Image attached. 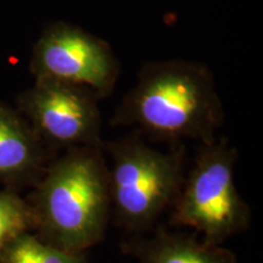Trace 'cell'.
<instances>
[{
    "label": "cell",
    "instance_id": "cell-5",
    "mask_svg": "<svg viewBox=\"0 0 263 263\" xmlns=\"http://www.w3.org/2000/svg\"><path fill=\"white\" fill-rule=\"evenodd\" d=\"M32 70L37 80L81 85L101 100L115 90L120 62L104 39L78 26L57 24L39 39Z\"/></svg>",
    "mask_w": 263,
    "mask_h": 263
},
{
    "label": "cell",
    "instance_id": "cell-2",
    "mask_svg": "<svg viewBox=\"0 0 263 263\" xmlns=\"http://www.w3.org/2000/svg\"><path fill=\"white\" fill-rule=\"evenodd\" d=\"M27 201L43 241L74 252L99 244L112 215L104 143L66 149L48 163Z\"/></svg>",
    "mask_w": 263,
    "mask_h": 263
},
{
    "label": "cell",
    "instance_id": "cell-9",
    "mask_svg": "<svg viewBox=\"0 0 263 263\" xmlns=\"http://www.w3.org/2000/svg\"><path fill=\"white\" fill-rule=\"evenodd\" d=\"M0 263H87V258L85 252L57 248L28 232L6 249Z\"/></svg>",
    "mask_w": 263,
    "mask_h": 263
},
{
    "label": "cell",
    "instance_id": "cell-8",
    "mask_svg": "<svg viewBox=\"0 0 263 263\" xmlns=\"http://www.w3.org/2000/svg\"><path fill=\"white\" fill-rule=\"evenodd\" d=\"M121 249L139 263H236L234 252L222 245L164 228H159L149 238L136 234Z\"/></svg>",
    "mask_w": 263,
    "mask_h": 263
},
{
    "label": "cell",
    "instance_id": "cell-4",
    "mask_svg": "<svg viewBox=\"0 0 263 263\" xmlns=\"http://www.w3.org/2000/svg\"><path fill=\"white\" fill-rule=\"evenodd\" d=\"M238 159V149L224 138L200 144L170 210V224L195 230L213 245L245 232L251 223V210L236 188Z\"/></svg>",
    "mask_w": 263,
    "mask_h": 263
},
{
    "label": "cell",
    "instance_id": "cell-6",
    "mask_svg": "<svg viewBox=\"0 0 263 263\" xmlns=\"http://www.w3.org/2000/svg\"><path fill=\"white\" fill-rule=\"evenodd\" d=\"M97 94L64 82L37 80L20 98V112L47 146L99 145L101 115Z\"/></svg>",
    "mask_w": 263,
    "mask_h": 263
},
{
    "label": "cell",
    "instance_id": "cell-1",
    "mask_svg": "<svg viewBox=\"0 0 263 263\" xmlns=\"http://www.w3.org/2000/svg\"><path fill=\"white\" fill-rule=\"evenodd\" d=\"M224 121L210 68L188 60H157L140 68L116 107L111 124L132 127L171 144L211 143Z\"/></svg>",
    "mask_w": 263,
    "mask_h": 263
},
{
    "label": "cell",
    "instance_id": "cell-3",
    "mask_svg": "<svg viewBox=\"0 0 263 263\" xmlns=\"http://www.w3.org/2000/svg\"><path fill=\"white\" fill-rule=\"evenodd\" d=\"M108 166L111 213L134 234L149 232L170 211L185 178V149L171 144L163 151L138 137L104 143Z\"/></svg>",
    "mask_w": 263,
    "mask_h": 263
},
{
    "label": "cell",
    "instance_id": "cell-7",
    "mask_svg": "<svg viewBox=\"0 0 263 263\" xmlns=\"http://www.w3.org/2000/svg\"><path fill=\"white\" fill-rule=\"evenodd\" d=\"M47 147L20 111L0 103V183L6 189L38 182L50 162Z\"/></svg>",
    "mask_w": 263,
    "mask_h": 263
},
{
    "label": "cell",
    "instance_id": "cell-10",
    "mask_svg": "<svg viewBox=\"0 0 263 263\" xmlns=\"http://www.w3.org/2000/svg\"><path fill=\"white\" fill-rule=\"evenodd\" d=\"M33 232L29 203L16 190L0 192V258L20 235Z\"/></svg>",
    "mask_w": 263,
    "mask_h": 263
}]
</instances>
